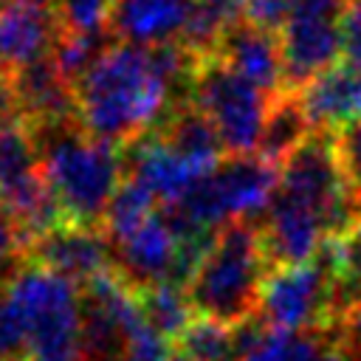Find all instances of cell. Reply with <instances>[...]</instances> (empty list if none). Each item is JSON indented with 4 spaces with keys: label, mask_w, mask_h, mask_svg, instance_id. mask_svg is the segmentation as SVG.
<instances>
[{
    "label": "cell",
    "mask_w": 361,
    "mask_h": 361,
    "mask_svg": "<svg viewBox=\"0 0 361 361\" xmlns=\"http://www.w3.org/2000/svg\"><path fill=\"white\" fill-rule=\"evenodd\" d=\"M39 149V166L59 200L68 223L99 226L127 178L124 155L116 144L90 135L76 116L31 124Z\"/></svg>",
    "instance_id": "3957f363"
},
{
    "label": "cell",
    "mask_w": 361,
    "mask_h": 361,
    "mask_svg": "<svg viewBox=\"0 0 361 361\" xmlns=\"http://www.w3.org/2000/svg\"><path fill=\"white\" fill-rule=\"evenodd\" d=\"M361 220V195L350 186L333 133L313 130L282 164L279 186L259 228L271 265L316 259L330 237Z\"/></svg>",
    "instance_id": "6da1fadb"
},
{
    "label": "cell",
    "mask_w": 361,
    "mask_h": 361,
    "mask_svg": "<svg viewBox=\"0 0 361 361\" xmlns=\"http://www.w3.org/2000/svg\"><path fill=\"white\" fill-rule=\"evenodd\" d=\"M3 290L28 333L25 361H85L82 288L76 282L31 262L23 265Z\"/></svg>",
    "instance_id": "5b68a950"
},
{
    "label": "cell",
    "mask_w": 361,
    "mask_h": 361,
    "mask_svg": "<svg viewBox=\"0 0 361 361\" xmlns=\"http://www.w3.org/2000/svg\"><path fill=\"white\" fill-rule=\"evenodd\" d=\"M127 178L138 180L161 206H178L212 169L195 164L180 149H175L158 130L127 144L124 152Z\"/></svg>",
    "instance_id": "9c48e42d"
},
{
    "label": "cell",
    "mask_w": 361,
    "mask_h": 361,
    "mask_svg": "<svg viewBox=\"0 0 361 361\" xmlns=\"http://www.w3.org/2000/svg\"><path fill=\"white\" fill-rule=\"evenodd\" d=\"M28 259L51 268L79 288L113 268V245L99 226L62 223L31 243Z\"/></svg>",
    "instance_id": "8fae6325"
},
{
    "label": "cell",
    "mask_w": 361,
    "mask_h": 361,
    "mask_svg": "<svg viewBox=\"0 0 361 361\" xmlns=\"http://www.w3.org/2000/svg\"><path fill=\"white\" fill-rule=\"evenodd\" d=\"M28 251H31V237L0 206V288L25 265Z\"/></svg>",
    "instance_id": "cb8c5ba5"
},
{
    "label": "cell",
    "mask_w": 361,
    "mask_h": 361,
    "mask_svg": "<svg viewBox=\"0 0 361 361\" xmlns=\"http://www.w3.org/2000/svg\"><path fill=\"white\" fill-rule=\"evenodd\" d=\"M237 361H347L338 338L319 330H279L259 324L254 316L234 327Z\"/></svg>",
    "instance_id": "4fadbf2b"
},
{
    "label": "cell",
    "mask_w": 361,
    "mask_h": 361,
    "mask_svg": "<svg viewBox=\"0 0 361 361\" xmlns=\"http://www.w3.org/2000/svg\"><path fill=\"white\" fill-rule=\"evenodd\" d=\"M138 302H141L144 322L158 336H164L166 341L169 338L178 341V336L197 316L195 313V305H192V299L186 293V288L178 285V282H155V285L138 288Z\"/></svg>",
    "instance_id": "ffe728a7"
},
{
    "label": "cell",
    "mask_w": 361,
    "mask_h": 361,
    "mask_svg": "<svg viewBox=\"0 0 361 361\" xmlns=\"http://www.w3.org/2000/svg\"><path fill=\"white\" fill-rule=\"evenodd\" d=\"M341 56L344 65L361 73V0H347L341 17Z\"/></svg>",
    "instance_id": "4316f807"
},
{
    "label": "cell",
    "mask_w": 361,
    "mask_h": 361,
    "mask_svg": "<svg viewBox=\"0 0 361 361\" xmlns=\"http://www.w3.org/2000/svg\"><path fill=\"white\" fill-rule=\"evenodd\" d=\"M178 353L192 361H237L234 327L209 316H195L192 324L178 336Z\"/></svg>",
    "instance_id": "44dd1931"
},
{
    "label": "cell",
    "mask_w": 361,
    "mask_h": 361,
    "mask_svg": "<svg viewBox=\"0 0 361 361\" xmlns=\"http://www.w3.org/2000/svg\"><path fill=\"white\" fill-rule=\"evenodd\" d=\"M313 133L299 96L296 93H276L265 118L262 141H259V155H265L274 164H282L307 135Z\"/></svg>",
    "instance_id": "d6986e66"
},
{
    "label": "cell",
    "mask_w": 361,
    "mask_h": 361,
    "mask_svg": "<svg viewBox=\"0 0 361 361\" xmlns=\"http://www.w3.org/2000/svg\"><path fill=\"white\" fill-rule=\"evenodd\" d=\"M336 138V152H338V164L350 180V186L361 195V118L353 121L350 127L333 133Z\"/></svg>",
    "instance_id": "484cf974"
},
{
    "label": "cell",
    "mask_w": 361,
    "mask_h": 361,
    "mask_svg": "<svg viewBox=\"0 0 361 361\" xmlns=\"http://www.w3.org/2000/svg\"><path fill=\"white\" fill-rule=\"evenodd\" d=\"M113 268L138 290L155 282H175L180 265V240L166 214L155 212L130 234L110 240Z\"/></svg>",
    "instance_id": "30bf717a"
},
{
    "label": "cell",
    "mask_w": 361,
    "mask_h": 361,
    "mask_svg": "<svg viewBox=\"0 0 361 361\" xmlns=\"http://www.w3.org/2000/svg\"><path fill=\"white\" fill-rule=\"evenodd\" d=\"M62 28L45 3H3L0 6V71L17 73L54 54Z\"/></svg>",
    "instance_id": "7c38bea8"
},
{
    "label": "cell",
    "mask_w": 361,
    "mask_h": 361,
    "mask_svg": "<svg viewBox=\"0 0 361 361\" xmlns=\"http://www.w3.org/2000/svg\"><path fill=\"white\" fill-rule=\"evenodd\" d=\"M3 3H45V6H51L54 0H0V6H3Z\"/></svg>",
    "instance_id": "f546056e"
},
{
    "label": "cell",
    "mask_w": 361,
    "mask_h": 361,
    "mask_svg": "<svg viewBox=\"0 0 361 361\" xmlns=\"http://www.w3.org/2000/svg\"><path fill=\"white\" fill-rule=\"evenodd\" d=\"M344 8L347 0H290V17L279 31L288 90L338 65Z\"/></svg>",
    "instance_id": "ba28073f"
},
{
    "label": "cell",
    "mask_w": 361,
    "mask_h": 361,
    "mask_svg": "<svg viewBox=\"0 0 361 361\" xmlns=\"http://www.w3.org/2000/svg\"><path fill=\"white\" fill-rule=\"evenodd\" d=\"M268 271L271 262L259 228L251 223H228L209 240L192 279L186 282V293L197 316L237 327L257 316Z\"/></svg>",
    "instance_id": "277c9868"
},
{
    "label": "cell",
    "mask_w": 361,
    "mask_h": 361,
    "mask_svg": "<svg viewBox=\"0 0 361 361\" xmlns=\"http://www.w3.org/2000/svg\"><path fill=\"white\" fill-rule=\"evenodd\" d=\"M290 17V0H245V8H243V23L259 28V31H268V34H276L285 28Z\"/></svg>",
    "instance_id": "d4e9b609"
},
{
    "label": "cell",
    "mask_w": 361,
    "mask_h": 361,
    "mask_svg": "<svg viewBox=\"0 0 361 361\" xmlns=\"http://www.w3.org/2000/svg\"><path fill=\"white\" fill-rule=\"evenodd\" d=\"M116 0H54L51 8L62 34H85L99 37L110 28Z\"/></svg>",
    "instance_id": "603a6c76"
},
{
    "label": "cell",
    "mask_w": 361,
    "mask_h": 361,
    "mask_svg": "<svg viewBox=\"0 0 361 361\" xmlns=\"http://www.w3.org/2000/svg\"><path fill=\"white\" fill-rule=\"evenodd\" d=\"M257 313L268 327L319 330L336 313V274L319 251L316 259L299 265H276L268 271Z\"/></svg>",
    "instance_id": "52a82bcc"
},
{
    "label": "cell",
    "mask_w": 361,
    "mask_h": 361,
    "mask_svg": "<svg viewBox=\"0 0 361 361\" xmlns=\"http://www.w3.org/2000/svg\"><path fill=\"white\" fill-rule=\"evenodd\" d=\"M197 59L180 45H107L73 82L76 121L107 144H133L166 116L175 85L192 76Z\"/></svg>",
    "instance_id": "7a4b0ae2"
},
{
    "label": "cell",
    "mask_w": 361,
    "mask_h": 361,
    "mask_svg": "<svg viewBox=\"0 0 361 361\" xmlns=\"http://www.w3.org/2000/svg\"><path fill=\"white\" fill-rule=\"evenodd\" d=\"M6 113H14V96H11L8 73L0 71V116H6Z\"/></svg>",
    "instance_id": "f1b7e54d"
},
{
    "label": "cell",
    "mask_w": 361,
    "mask_h": 361,
    "mask_svg": "<svg viewBox=\"0 0 361 361\" xmlns=\"http://www.w3.org/2000/svg\"><path fill=\"white\" fill-rule=\"evenodd\" d=\"M192 104L212 121L228 155L259 152L274 96L234 73L220 56L197 59L189 79Z\"/></svg>",
    "instance_id": "8992f818"
},
{
    "label": "cell",
    "mask_w": 361,
    "mask_h": 361,
    "mask_svg": "<svg viewBox=\"0 0 361 361\" xmlns=\"http://www.w3.org/2000/svg\"><path fill=\"white\" fill-rule=\"evenodd\" d=\"M8 82H11L14 110L23 118H28L31 124L76 116L73 113V85L59 73V68L51 56L39 59L17 73H8Z\"/></svg>",
    "instance_id": "e0dca14e"
},
{
    "label": "cell",
    "mask_w": 361,
    "mask_h": 361,
    "mask_svg": "<svg viewBox=\"0 0 361 361\" xmlns=\"http://www.w3.org/2000/svg\"><path fill=\"white\" fill-rule=\"evenodd\" d=\"M42 175L37 135L17 110L0 116V206Z\"/></svg>",
    "instance_id": "ac0fdd59"
},
{
    "label": "cell",
    "mask_w": 361,
    "mask_h": 361,
    "mask_svg": "<svg viewBox=\"0 0 361 361\" xmlns=\"http://www.w3.org/2000/svg\"><path fill=\"white\" fill-rule=\"evenodd\" d=\"M206 11H212L217 20H223L226 25H234L240 23L243 17V8H245V0H197Z\"/></svg>",
    "instance_id": "83f0119b"
},
{
    "label": "cell",
    "mask_w": 361,
    "mask_h": 361,
    "mask_svg": "<svg viewBox=\"0 0 361 361\" xmlns=\"http://www.w3.org/2000/svg\"><path fill=\"white\" fill-rule=\"evenodd\" d=\"M155 214V197L133 178H124V183L118 186L107 214H104V234L107 240H118L124 234H130L133 228H138L147 217Z\"/></svg>",
    "instance_id": "7402d4cb"
},
{
    "label": "cell",
    "mask_w": 361,
    "mask_h": 361,
    "mask_svg": "<svg viewBox=\"0 0 361 361\" xmlns=\"http://www.w3.org/2000/svg\"><path fill=\"white\" fill-rule=\"evenodd\" d=\"M197 0H116L110 34L118 42L158 48L178 42Z\"/></svg>",
    "instance_id": "5bb4252c"
},
{
    "label": "cell",
    "mask_w": 361,
    "mask_h": 361,
    "mask_svg": "<svg viewBox=\"0 0 361 361\" xmlns=\"http://www.w3.org/2000/svg\"><path fill=\"white\" fill-rule=\"evenodd\" d=\"M214 56H220L234 73H240L243 79H248L271 96H276V90L285 87V65L276 34L259 31L240 20L226 28Z\"/></svg>",
    "instance_id": "2e32d148"
},
{
    "label": "cell",
    "mask_w": 361,
    "mask_h": 361,
    "mask_svg": "<svg viewBox=\"0 0 361 361\" xmlns=\"http://www.w3.org/2000/svg\"><path fill=\"white\" fill-rule=\"evenodd\" d=\"M296 96L319 133H338L361 118V73L344 62L313 76Z\"/></svg>",
    "instance_id": "9a60e30c"
}]
</instances>
